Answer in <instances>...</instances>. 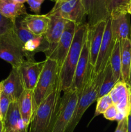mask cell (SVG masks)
<instances>
[{
    "label": "cell",
    "instance_id": "obj_26",
    "mask_svg": "<svg viewBox=\"0 0 131 132\" xmlns=\"http://www.w3.org/2000/svg\"><path fill=\"white\" fill-rule=\"evenodd\" d=\"M131 0H109L108 11L109 15L118 12H126L127 5Z\"/></svg>",
    "mask_w": 131,
    "mask_h": 132
},
{
    "label": "cell",
    "instance_id": "obj_12",
    "mask_svg": "<svg viewBox=\"0 0 131 132\" xmlns=\"http://www.w3.org/2000/svg\"><path fill=\"white\" fill-rule=\"evenodd\" d=\"M110 30L114 42H121L125 39H131V26L129 14L118 12L110 15Z\"/></svg>",
    "mask_w": 131,
    "mask_h": 132
},
{
    "label": "cell",
    "instance_id": "obj_14",
    "mask_svg": "<svg viewBox=\"0 0 131 132\" xmlns=\"http://www.w3.org/2000/svg\"><path fill=\"white\" fill-rule=\"evenodd\" d=\"M45 61L37 62L35 61L25 60L19 67L25 90H33L43 69Z\"/></svg>",
    "mask_w": 131,
    "mask_h": 132
},
{
    "label": "cell",
    "instance_id": "obj_37",
    "mask_svg": "<svg viewBox=\"0 0 131 132\" xmlns=\"http://www.w3.org/2000/svg\"><path fill=\"white\" fill-rule=\"evenodd\" d=\"M68 1V0H55V3L59 2V1Z\"/></svg>",
    "mask_w": 131,
    "mask_h": 132
},
{
    "label": "cell",
    "instance_id": "obj_7",
    "mask_svg": "<svg viewBox=\"0 0 131 132\" xmlns=\"http://www.w3.org/2000/svg\"><path fill=\"white\" fill-rule=\"evenodd\" d=\"M48 15H56L77 24L84 23L86 10L82 0H68L55 2Z\"/></svg>",
    "mask_w": 131,
    "mask_h": 132
},
{
    "label": "cell",
    "instance_id": "obj_29",
    "mask_svg": "<svg viewBox=\"0 0 131 132\" xmlns=\"http://www.w3.org/2000/svg\"><path fill=\"white\" fill-rule=\"evenodd\" d=\"M118 113H119V111L116 106L113 104L103 113V115L106 119L109 120V121H116Z\"/></svg>",
    "mask_w": 131,
    "mask_h": 132
},
{
    "label": "cell",
    "instance_id": "obj_33",
    "mask_svg": "<svg viewBox=\"0 0 131 132\" xmlns=\"http://www.w3.org/2000/svg\"><path fill=\"white\" fill-rule=\"evenodd\" d=\"M126 12H127V14L131 15V1H130L128 5H127V9H126Z\"/></svg>",
    "mask_w": 131,
    "mask_h": 132
},
{
    "label": "cell",
    "instance_id": "obj_11",
    "mask_svg": "<svg viewBox=\"0 0 131 132\" xmlns=\"http://www.w3.org/2000/svg\"><path fill=\"white\" fill-rule=\"evenodd\" d=\"M115 42L113 40L110 30V17L107 20L104 37L100 46L96 64L94 67V71L96 73L103 72L106 68L109 62Z\"/></svg>",
    "mask_w": 131,
    "mask_h": 132
},
{
    "label": "cell",
    "instance_id": "obj_2",
    "mask_svg": "<svg viewBox=\"0 0 131 132\" xmlns=\"http://www.w3.org/2000/svg\"><path fill=\"white\" fill-rule=\"evenodd\" d=\"M105 73V70L101 73H96L94 71V67L90 66L87 79L79 94L74 115L66 132H73L85 112L97 99Z\"/></svg>",
    "mask_w": 131,
    "mask_h": 132
},
{
    "label": "cell",
    "instance_id": "obj_31",
    "mask_svg": "<svg viewBox=\"0 0 131 132\" xmlns=\"http://www.w3.org/2000/svg\"><path fill=\"white\" fill-rule=\"evenodd\" d=\"M114 132H127V117L118 122Z\"/></svg>",
    "mask_w": 131,
    "mask_h": 132
},
{
    "label": "cell",
    "instance_id": "obj_16",
    "mask_svg": "<svg viewBox=\"0 0 131 132\" xmlns=\"http://www.w3.org/2000/svg\"><path fill=\"white\" fill-rule=\"evenodd\" d=\"M4 132H27L29 126L23 121L17 101L12 102L6 116L3 120Z\"/></svg>",
    "mask_w": 131,
    "mask_h": 132
},
{
    "label": "cell",
    "instance_id": "obj_32",
    "mask_svg": "<svg viewBox=\"0 0 131 132\" xmlns=\"http://www.w3.org/2000/svg\"><path fill=\"white\" fill-rule=\"evenodd\" d=\"M127 132H131V113L127 117Z\"/></svg>",
    "mask_w": 131,
    "mask_h": 132
},
{
    "label": "cell",
    "instance_id": "obj_17",
    "mask_svg": "<svg viewBox=\"0 0 131 132\" xmlns=\"http://www.w3.org/2000/svg\"><path fill=\"white\" fill-rule=\"evenodd\" d=\"M107 21L98 23L92 27L89 26L88 36L89 40L90 64L95 67L104 37Z\"/></svg>",
    "mask_w": 131,
    "mask_h": 132
},
{
    "label": "cell",
    "instance_id": "obj_6",
    "mask_svg": "<svg viewBox=\"0 0 131 132\" xmlns=\"http://www.w3.org/2000/svg\"><path fill=\"white\" fill-rule=\"evenodd\" d=\"M79 94L71 88L64 92L51 132H66L74 115Z\"/></svg>",
    "mask_w": 131,
    "mask_h": 132
},
{
    "label": "cell",
    "instance_id": "obj_22",
    "mask_svg": "<svg viewBox=\"0 0 131 132\" xmlns=\"http://www.w3.org/2000/svg\"><path fill=\"white\" fill-rule=\"evenodd\" d=\"M86 10V15L88 19L89 27L97 24L101 20L100 11V0H82Z\"/></svg>",
    "mask_w": 131,
    "mask_h": 132
},
{
    "label": "cell",
    "instance_id": "obj_34",
    "mask_svg": "<svg viewBox=\"0 0 131 132\" xmlns=\"http://www.w3.org/2000/svg\"><path fill=\"white\" fill-rule=\"evenodd\" d=\"M14 1L15 2L18 3H21V4H24V3L27 2V0H14Z\"/></svg>",
    "mask_w": 131,
    "mask_h": 132
},
{
    "label": "cell",
    "instance_id": "obj_38",
    "mask_svg": "<svg viewBox=\"0 0 131 132\" xmlns=\"http://www.w3.org/2000/svg\"><path fill=\"white\" fill-rule=\"evenodd\" d=\"M1 92H2V86H1V84L0 82V94H1Z\"/></svg>",
    "mask_w": 131,
    "mask_h": 132
},
{
    "label": "cell",
    "instance_id": "obj_18",
    "mask_svg": "<svg viewBox=\"0 0 131 132\" xmlns=\"http://www.w3.org/2000/svg\"><path fill=\"white\" fill-rule=\"evenodd\" d=\"M22 21L30 32L33 35L44 36L48 28L50 17L47 14H27L22 18Z\"/></svg>",
    "mask_w": 131,
    "mask_h": 132
},
{
    "label": "cell",
    "instance_id": "obj_24",
    "mask_svg": "<svg viewBox=\"0 0 131 132\" xmlns=\"http://www.w3.org/2000/svg\"><path fill=\"white\" fill-rule=\"evenodd\" d=\"M105 71V76H104L102 84H101V88H100V92H99L98 95V98L101 97L109 94L117 82L113 76V71H112L109 62Z\"/></svg>",
    "mask_w": 131,
    "mask_h": 132
},
{
    "label": "cell",
    "instance_id": "obj_28",
    "mask_svg": "<svg viewBox=\"0 0 131 132\" xmlns=\"http://www.w3.org/2000/svg\"><path fill=\"white\" fill-rule=\"evenodd\" d=\"M14 23L12 21L3 16L0 12V36L14 29Z\"/></svg>",
    "mask_w": 131,
    "mask_h": 132
},
{
    "label": "cell",
    "instance_id": "obj_5",
    "mask_svg": "<svg viewBox=\"0 0 131 132\" xmlns=\"http://www.w3.org/2000/svg\"><path fill=\"white\" fill-rule=\"evenodd\" d=\"M0 58L11 64L12 68H19L26 60L23 45L14 29L0 36Z\"/></svg>",
    "mask_w": 131,
    "mask_h": 132
},
{
    "label": "cell",
    "instance_id": "obj_9",
    "mask_svg": "<svg viewBox=\"0 0 131 132\" xmlns=\"http://www.w3.org/2000/svg\"><path fill=\"white\" fill-rule=\"evenodd\" d=\"M77 26V24L76 23L68 21L58 43L53 50L46 55V58H50L56 61L60 68L62 66L73 43Z\"/></svg>",
    "mask_w": 131,
    "mask_h": 132
},
{
    "label": "cell",
    "instance_id": "obj_21",
    "mask_svg": "<svg viewBox=\"0 0 131 132\" xmlns=\"http://www.w3.org/2000/svg\"><path fill=\"white\" fill-rule=\"evenodd\" d=\"M121 80L128 83L131 64V39H125L120 42Z\"/></svg>",
    "mask_w": 131,
    "mask_h": 132
},
{
    "label": "cell",
    "instance_id": "obj_15",
    "mask_svg": "<svg viewBox=\"0 0 131 132\" xmlns=\"http://www.w3.org/2000/svg\"><path fill=\"white\" fill-rule=\"evenodd\" d=\"M48 15L50 17V23L47 32L44 36L45 39L49 44L48 48L44 52L46 55L50 54L58 43L68 21V20L59 15Z\"/></svg>",
    "mask_w": 131,
    "mask_h": 132
},
{
    "label": "cell",
    "instance_id": "obj_27",
    "mask_svg": "<svg viewBox=\"0 0 131 132\" xmlns=\"http://www.w3.org/2000/svg\"><path fill=\"white\" fill-rule=\"evenodd\" d=\"M12 102V101L8 95L4 94L3 92L1 93V94H0V110H1L3 120L6 116L8 110L9 106H10Z\"/></svg>",
    "mask_w": 131,
    "mask_h": 132
},
{
    "label": "cell",
    "instance_id": "obj_3",
    "mask_svg": "<svg viewBox=\"0 0 131 132\" xmlns=\"http://www.w3.org/2000/svg\"><path fill=\"white\" fill-rule=\"evenodd\" d=\"M88 29L89 24L87 23L77 24L73 43L60 68V79L62 91H66L71 86L76 67Z\"/></svg>",
    "mask_w": 131,
    "mask_h": 132
},
{
    "label": "cell",
    "instance_id": "obj_25",
    "mask_svg": "<svg viewBox=\"0 0 131 132\" xmlns=\"http://www.w3.org/2000/svg\"><path fill=\"white\" fill-rule=\"evenodd\" d=\"M96 101L97 103H96V109H95L93 118L96 117V116L103 114L113 104V101H112L109 94H106L101 97L98 98L96 99Z\"/></svg>",
    "mask_w": 131,
    "mask_h": 132
},
{
    "label": "cell",
    "instance_id": "obj_30",
    "mask_svg": "<svg viewBox=\"0 0 131 132\" xmlns=\"http://www.w3.org/2000/svg\"><path fill=\"white\" fill-rule=\"evenodd\" d=\"M44 1V0H27L26 3L32 12L38 14L41 12V5Z\"/></svg>",
    "mask_w": 131,
    "mask_h": 132
},
{
    "label": "cell",
    "instance_id": "obj_35",
    "mask_svg": "<svg viewBox=\"0 0 131 132\" xmlns=\"http://www.w3.org/2000/svg\"><path fill=\"white\" fill-rule=\"evenodd\" d=\"M3 124L2 121H0V132H3Z\"/></svg>",
    "mask_w": 131,
    "mask_h": 132
},
{
    "label": "cell",
    "instance_id": "obj_10",
    "mask_svg": "<svg viewBox=\"0 0 131 132\" xmlns=\"http://www.w3.org/2000/svg\"><path fill=\"white\" fill-rule=\"evenodd\" d=\"M119 112L126 117L131 113V86L119 80L109 93Z\"/></svg>",
    "mask_w": 131,
    "mask_h": 132
},
{
    "label": "cell",
    "instance_id": "obj_40",
    "mask_svg": "<svg viewBox=\"0 0 131 132\" xmlns=\"http://www.w3.org/2000/svg\"><path fill=\"white\" fill-rule=\"evenodd\" d=\"M53 1H55V0H53Z\"/></svg>",
    "mask_w": 131,
    "mask_h": 132
},
{
    "label": "cell",
    "instance_id": "obj_36",
    "mask_svg": "<svg viewBox=\"0 0 131 132\" xmlns=\"http://www.w3.org/2000/svg\"><path fill=\"white\" fill-rule=\"evenodd\" d=\"M128 84H129L131 86V64H130V74H129V79H128Z\"/></svg>",
    "mask_w": 131,
    "mask_h": 132
},
{
    "label": "cell",
    "instance_id": "obj_19",
    "mask_svg": "<svg viewBox=\"0 0 131 132\" xmlns=\"http://www.w3.org/2000/svg\"><path fill=\"white\" fill-rule=\"evenodd\" d=\"M21 116L24 123L30 126L35 111L33 90H25L17 100Z\"/></svg>",
    "mask_w": 131,
    "mask_h": 132
},
{
    "label": "cell",
    "instance_id": "obj_23",
    "mask_svg": "<svg viewBox=\"0 0 131 132\" xmlns=\"http://www.w3.org/2000/svg\"><path fill=\"white\" fill-rule=\"evenodd\" d=\"M110 67L116 81L121 80V63L120 42H116L111 56L109 59Z\"/></svg>",
    "mask_w": 131,
    "mask_h": 132
},
{
    "label": "cell",
    "instance_id": "obj_39",
    "mask_svg": "<svg viewBox=\"0 0 131 132\" xmlns=\"http://www.w3.org/2000/svg\"><path fill=\"white\" fill-rule=\"evenodd\" d=\"M0 121H3V117H2V116H1V110H0Z\"/></svg>",
    "mask_w": 131,
    "mask_h": 132
},
{
    "label": "cell",
    "instance_id": "obj_13",
    "mask_svg": "<svg viewBox=\"0 0 131 132\" xmlns=\"http://www.w3.org/2000/svg\"><path fill=\"white\" fill-rule=\"evenodd\" d=\"M0 82L2 92L8 95L12 102L17 101L25 90L19 68H12L7 78Z\"/></svg>",
    "mask_w": 131,
    "mask_h": 132
},
{
    "label": "cell",
    "instance_id": "obj_1",
    "mask_svg": "<svg viewBox=\"0 0 131 132\" xmlns=\"http://www.w3.org/2000/svg\"><path fill=\"white\" fill-rule=\"evenodd\" d=\"M62 92L60 79L52 92L39 104L33 115L29 132H51L59 110Z\"/></svg>",
    "mask_w": 131,
    "mask_h": 132
},
{
    "label": "cell",
    "instance_id": "obj_4",
    "mask_svg": "<svg viewBox=\"0 0 131 132\" xmlns=\"http://www.w3.org/2000/svg\"><path fill=\"white\" fill-rule=\"evenodd\" d=\"M60 68L56 61L46 58L43 69L33 90L35 110L54 90L60 79Z\"/></svg>",
    "mask_w": 131,
    "mask_h": 132
},
{
    "label": "cell",
    "instance_id": "obj_41",
    "mask_svg": "<svg viewBox=\"0 0 131 132\" xmlns=\"http://www.w3.org/2000/svg\"><path fill=\"white\" fill-rule=\"evenodd\" d=\"M3 132H4V131H3Z\"/></svg>",
    "mask_w": 131,
    "mask_h": 132
},
{
    "label": "cell",
    "instance_id": "obj_20",
    "mask_svg": "<svg viewBox=\"0 0 131 132\" xmlns=\"http://www.w3.org/2000/svg\"><path fill=\"white\" fill-rule=\"evenodd\" d=\"M0 12L14 23L17 18L28 14L24 4L18 3L14 0H0Z\"/></svg>",
    "mask_w": 131,
    "mask_h": 132
},
{
    "label": "cell",
    "instance_id": "obj_8",
    "mask_svg": "<svg viewBox=\"0 0 131 132\" xmlns=\"http://www.w3.org/2000/svg\"><path fill=\"white\" fill-rule=\"evenodd\" d=\"M89 61V40L88 31H87V33L85 37L80 56L76 67L72 85L70 88L71 90L77 91L78 94H80L82 92L87 79L90 66H91Z\"/></svg>",
    "mask_w": 131,
    "mask_h": 132
}]
</instances>
